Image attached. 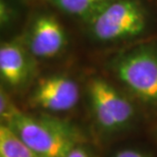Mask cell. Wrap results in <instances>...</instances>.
<instances>
[{"label":"cell","mask_w":157,"mask_h":157,"mask_svg":"<svg viewBox=\"0 0 157 157\" xmlns=\"http://www.w3.org/2000/svg\"><path fill=\"white\" fill-rule=\"evenodd\" d=\"M39 157H64L78 145L82 135L70 122L52 115L18 111L7 124Z\"/></svg>","instance_id":"6da1fadb"},{"label":"cell","mask_w":157,"mask_h":157,"mask_svg":"<svg viewBox=\"0 0 157 157\" xmlns=\"http://www.w3.org/2000/svg\"><path fill=\"white\" fill-rule=\"evenodd\" d=\"M109 67L122 86L140 101L157 106V45L144 43L119 52Z\"/></svg>","instance_id":"7a4b0ae2"},{"label":"cell","mask_w":157,"mask_h":157,"mask_svg":"<svg viewBox=\"0 0 157 157\" xmlns=\"http://www.w3.org/2000/svg\"><path fill=\"white\" fill-rule=\"evenodd\" d=\"M148 20V11L141 0H113L85 24L94 41L112 44L142 36Z\"/></svg>","instance_id":"3957f363"},{"label":"cell","mask_w":157,"mask_h":157,"mask_svg":"<svg viewBox=\"0 0 157 157\" xmlns=\"http://www.w3.org/2000/svg\"><path fill=\"white\" fill-rule=\"evenodd\" d=\"M88 97L94 121L103 132L117 133L133 121V103L105 78H91L88 84Z\"/></svg>","instance_id":"277c9868"},{"label":"cell","mask_w":157,"mask_h":157,"mask_svg":"<svg viewBox=\"0 0 157 157\" xmlns=\"http://www.w3.org/2000/svg\"><path fill=\"white\" fill-rule=\"evenodd\" d=\"M21 39L36 59L54 58L67 44L64 28L54 15L49 13L36 14Z\"/></svg>","instance_id":"5b68a950"},{"label":"cell","mask_w":157,"mask_h":157,"mask_svg":"<svg viewBox=\"0 0 157 157\" xmlns=\"http://www.w3.org/2000/svg\"><path fill=\"white\" fill-rule=\"evenodd\" d=\"M80 87L74 78L62 74L51 75L38 82L30 96V103L47 112H65L76 107Z\"/></svg>","instance_id":"8992f818"},{"label":"cell","mask_w":157,"mask_h":157,"mask_svg":"<svg viewBox=\"0 0 157 157\" xmlns=\"http://www.w3.org/2000/svg\"><path fill=\"white\" fill-rule=\"evenodd\" d=\"M36 67V58L27 49L21 38L1 44L0 77L5 86L11 89L26 87L35 77Z\"/></svg>","instance_id":"52a82bcc"},{"label":"cell","mask_w":157,"mask_h":157,"mask_svg":"<svg viewBox=\"0 0 157 157\" xmlns=\"http://www.w3.org/2000/svg\"><path fill=\"white\" fill-rule=\"evenodd\" d=\"M58 10L86 23L113 0H48Z\"/></svg>","instance_id":"ba28073f"},{"label":"cell","mask_w":157,"mask_h":157,"mask_svg":"<svg viewBox=\"0 0 157 157\" xmlns=\"http://www.w3.org/2000/svg\"><path fill=\"white\" fill-rule=\"evenodd\" d=\"M0 157H39L8 127L0 125Z\"/></svg>","instance_id":"9c48e42d"},{"label":"cell","mask_w":157,"mask_h":157,"mask_svg":"<svg viewBox=\"0 0 157 157\" xmlns=\"http://www.w3.org/2000/svg\"><path fill=\"white\" fill-rule=\"evenodd\" d=\"M18 111L20 109L13 104L7 92L1 88V91H0V115H1L2 124H7Z\"/></svg>","instance_id":"30bf717a"},{"label":"cell","mask_w":157,"mask_h":157,"mask_svg":"<svg viewBox=\"0 0 157 157\" xmlns=\"http://www.w3.org/2000/svg\"><path fill=\"white\" fill-rule=\"evenodd\" d=\"M64 157H91V155L86 149H84L81 145H78L71 149Z\"/></svg>","instance_id":"8fae6325"},{"label":"cell","mask_w":157,"mask_h":157,"mask_svg":"<svg viewBox=\"0 0 157 157\" xmlns=\"http://www.w3.org/2000/svg\"><path fill=\"white\" fill-rule=\"evenodd\" d=\"M114 157H147L144 153L138 151V150H133V149H124L121 151H118Z\"/></svg>","instance_id":"7c38bea8"}]
</instances>
